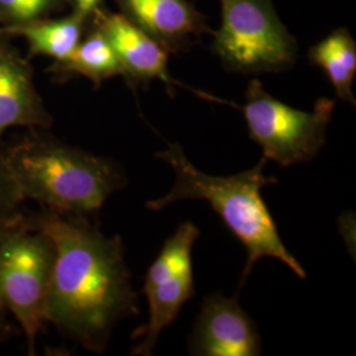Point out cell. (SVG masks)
Returning a JSON list of instances; mask_svg holds the SVG:
<instances>
[{"mask_svg": "<svg viewBox=\"0 0 356 356\" xmlns=\"http://www.w3.org/2000/svg\"><path fill=\"white\" fill-rule=\"evenodd\" d=\"M28 219L56 248L47 322L88 351L102 354L119 322L139 314L120 236L104 235L88 216L48 207Z\"/></svg>", "mask_w": 356, "mask_h": 356, "instance_id": "1", "label": "cell"}, {"mask_svg": "<svg viewBox=\"0 0 356 356\" xmlns=\"http://www.w3.org/2000/svg\"><path fill=\"white\" fill-rule=\"evenodd\" d=\"M156 157L175 170V185L164 197L147 202L153 211L185 200H204L223 219L225 225L247 250L242 284L248 279L254 264L263 257L280 260L300 279H306L305 269L281 241L276 222L270 216L261 191L277 184V178L264 173L268 160L263 157L257 165L234 176H210L191 164L182 147L168 144Z\"/></svg>", "mask_w": 356, "mask_h": 356, "instance_id": "2", "label": "cell"}, {"mask_svg": "<svg viewBox=\"0 0 356 356\" xmlns=\"http://www.w3.org/2000/svg\"><path fill=\"white\" fill-rule=\"evenodd\" d=\"M6 147V159L26 200L60 213L89 216L127 185L114 160L72 147L44 129Z\"/></svg>", "mask_w": 356, "mask_h": 356, "instance_id": "3", "label": "cell"}, {"mask_svg": "<svg viewBox=\"0 0 356 356\" xmlns=\"http://www.w3.org/2000/svg\"><path fill=\"white\" fill-rule=\"evenodd\" d=\"M222 23L213 51L223 66L241 74L286 72L297 61L298 45L272 0H219Z\"/></svg>", "mask_w": 356, "mask_h": 356, "instance_id": "4", "label": "cell"}, {"mask_svg": "<svg viewBox=\"0 0 356 356\" xmlns=\"http://www.w3.org/2000/svg\"><path fill=\"white\" fill-rule=\"evenodd\" d=\"M28 214L0 238V301L24 331L29 354H35L38 332L47 322L56 248Z\"/></svg>", "mask_w": 356, "mask_h": 356, "instance_id": "5", "label": "cell"}, {"mask_svg": "<svg viewBox=\"0 0 356 356\" xmlns=\"http://www.w3.org/2000/svg\"><path fill=\"white\" fill-rule=\"evenodd\" d=\"M335 102L322 98L313 111H302L272 97L259 79L245 91L243 114L250 138L260 145L263 157L281 166L307 163L326 143Z\"/></svg>", "mask_w": 356, "mask_h": 356, "instance_id": "6", "label": "cell"}, {"mask_svg": "<svg viewBox=\"0 0 356 356\" xmlns=\"http://www.w3.org/2000/svg\"><path fill=\"white\" fill-rule=\"evenodd\" d=\"M198 236L200 229L194 223H181L148 268L143 293L148 300L149 318L132 334V339H139L132 355H151L161 332L194 296L191 254Z\"/></svg>", "mask_w": 356, "mask_h": 356, "instance_id": "7", "label": "cell"}, {"mask_svg": "<svg viewBox=\"0 0 356 356\" xmlns=\"http://www.w3.org/2000/svg\"><path fill=\"white\" fill-rule=\"evenodd\" d=\"M261 339L238 298L219 293L202 304L191 339V354L201 356L260 355Z\"/></svg>", "mask_w": 356, "mask_h": 356, "instance_id": "8", "label": "cell"}, {"mask_svg": "<svg viewBox=\"0 0 356 356\" xmlns=\"http://www.w3.org/2000/svg\"><path fill=\"white\" fill-rule=\"evenodd\" d=\"M90 24L99 28L110 41L129 86L159 79L173 88L175 81L168 72L170 53L122 13H110L102 7L92 15Z\"/></svg>", "mask_w": 356, "mask_h": 356, "instance_id": "9", "label": "cell"}, {"mask_svg": "<svg viewBox=\"0 0 356 356\" xmlns=\"http://www.w3.org/2000/svg\"><path fill=\"white\" fill-rule=\"evenodd\" d=\"M132 24L160 42L169 53L184 51L209 32L207 22L189 0H115Z\"/></svg>", "mask_w": 356, "mask_h": 356, "instance_id": "10", "label": "cell"}, {"mask_svg": "<svg viewBox=\"0 0 356 356\" xmlns=\"http://www.w3.org/2000/svg\"><path fill=\"white\" fill-rule=\"evenodd\" d=\"M53 116L40 95L28 58L0 44V138L10 128L49 129Z\"/></svg>", "mask_w": 356, "mask_h": 356, "instance_id": "11", "label": "cell"}, {"mask_svg": "<svg viewBox=\"0 0 356 356\" xmlns=\"http://www.w3.org/2000/svg\"><path fill=\"white\" fill-rule=\"evenodd\" d=\"M90 22L76 13L65 17H44L4 29L0 35L19 36L28 44V58L35 56L51 57L54 63L66 60L83 38Z\"/></svg>", "mask_w": 356, "mask_h": 356, "instance_id": "12", "label": "cell"}, {"mask_svg": "<svg viewBox=\"0 0 356 356\" xmlns=\"http://www.w3.org/2000/svg\"><path fill=\"white\" fill-rule=\"evenodd\" d=\"M88 32L89 33L82 38L73 53L64 61L54 63L48 72L61 78L85 76L95 88H99L110 78L124 76L116 53L102 31L89 23Z\"/></svg>", "mask_w": 356, "mask_h": 356, "instance_id": "13", "label": "cell"}, {"mask_svg": "<svg viewBox=\"0 0 356 356\" xmlns=\"http://www.w3.org/2000/svg\"><path fill=\"white\" fill-rule=\"evenodd\" d=\"M307 58L325 70L338 99L355 106L353 86L356 76V42L348 29L332 31L310 48Z\"/></svg>", "mask_w": 356, "mask_h": 356, "instance_id": "14", "label": "cell"}, {"mask_svg": "<svg viewBox=\"0 0 356 356\" xmlns=\"http://www.w3.org/2000/svg\"><path fill=\"white\" fill-rule=\"evenodd\" d=\"M24 204L26 198L6 159V147L0 144V238L26 219Z\"/></svg>", "mask_w": 356, "mask_h": 356, "instance_id": "15", "label": "cell"}, {"mask_svg": "<svg viewBox=\"0 0 356 356\" xmlns=\"http://www.w3.org/2000/svg\"><path fill=\"white\" fill-rule=\"evenodd\" d=\"M65 0H0V32L38 19L51 17Z\"/></svg>", "mask_w": 356, "mask_h": 356, "instance_id": "16", "label": "cell"}, {"mask_svg": "<svg viewBox=\"0 0 356 356\" xmlns=\"http://www.w3.org/2000/svg\"><path fill=\"white\" fill-rule=\"evenodd\" d=\"M65 1H66V6L70 7L72 13H76L88 22H90L94 13H97L99 8H102L103 3V0H65Z\"/></svg>", "mask_w": 356, "mask_h": 356, "instance_id": "17", "label": "cell"}, {"mask_svg": "<svg viewBox=\"0 0 356 356\" xmlns=\"http://www.w3.org/2000/svg\"><path fill=\"white\" fill-rule=\"evenodd\" d=\"M8 316H10L8 312L6 310V307L0 301V343L8 341L16 330Z\"/></svg>", "mask_w": 356, "mask_h": 356, "instance_id": "18", "label": "cell"}]
</instances>
